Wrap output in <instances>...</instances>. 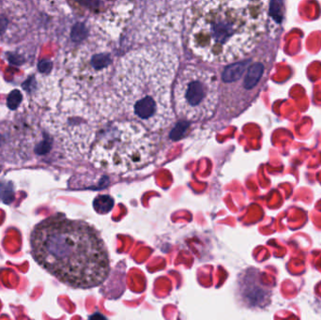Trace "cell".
<instances>
[{
	"label": "cell",
	"instance_id": "9",
	"mask_svg": "<svg viewBox=\"0 0 321 320\" xmlns=\"http://www.w3.org/2000/svg\"><path fill=\"white\" fill-rule=\"evenodd\" d=\"M264 67L260 63H256L255 65L250 68L248 75L246 76L245 86L248 88L254 87L257 82L260 80L261 76L263 75Z\"/></svg>",
	"mask_w": 321,
	"mask_h": 320
},
{
	"label": "cell",
	"instance_id": "6",
	"mask_svg": "<svg viewBox=\"0 0 321 320\" xmlns=\"http://www.w3.org/2000/svg\"><path fill=\"white\" fill-rule=\"evenodd\" d=\"M219 84L216 75L196 65L185 66L177 76L173 89L174 111L188 121H203L216 111Z\"/></svg>",
	"mask_w": 321,
	"mask_h": 320
},
{
	"label": "cell",
	"instance_id": "4",
	"mask_svg": "<svg viewBox=\"0 0 321 320\" xmlns=\"http://www.w3.org/2000/svg\"><path fill=\"white\" fill-rule=\"evenodd\" d=\"M157 150L154 133L135 120H118L100 130L89 152L95 167L123 174L151 162Z\"/></svg>",
	"mask_w": 321,
	"mask_h": 320
},
{
	"label": "cell",
	"instance_id": "7",
	"mask_svg": "<svg viewBox=\"0 0 321 320\" xmlns=\"http://www.w3.org/2000/svg\"><path fill=\"white\" fill-rule=\"evenodd\" d=\"M113 57L103 41L81 44L67 58L66 89L86 96V92L104 84L112 73Z\"/></svg>",
	"mask_w": 321,
	"mask_h": 320
},
{
	"label": "cell",
	"instance_id": "2",
	"mask_svg": "<svg viewBox=\"0 0 321 320\" xmlns=\"http://www.w3.org/2000/svg\"><path fill=\"white\" fill-rule=\"evenodd\" d=\"M30 249L40 267L73 288L97 287L110 273L108 250L100 232L81 220L48 217L32 230Z\"/></svg>",
	"mask_w": 321,
	"mask_h": 320
},
{
	"label": "cell",
	"instance_id": "5",
	"mask_svg": "<svg viewBox=\"0 0 321 320\" xmlns=\"http://www.w3.org/2000/svg\"><path fill=\"white\" fill-rule=\"evenodd\" d=\"M85 97L65 89L61 102L45 121L62 151L74 159L89 155L100 132L99 117Z\"/></svg>",
	"mask_w": 321,
	"mask_h": 320
},
{
	"label": "cell",
	"instance_id": "3",
	"mask_svg": "<svg viewBox=\"0 0 321 320\" xmlns=\"http://www.w3.org/2000/svg\"><path fill=\"white\" fill-rule=\"evenodd\" d=\"M190 51L209 63L226 64L248 55L265 27L263 2L199 1L186 14Z\"/></svg>",
	"mask_w": 321,
	"mask_h": 320
},
{
	"label": "cell",
	"instance_id": "10",
	"mask_svg": "<svg viewBox=\"0 0 321 320\" xmlns=\"http://www.w3.org/2000/svg\"><path fill=\"white\" fill-rule=\"evenodd\" d=\"M93 207L98 213L106 214L113 208V198H110L108 196H100V197L95 198Z\"/></svg>",
	"mask_w": 321,
	"mask_h": 320
},
{
	"label": "cell",
	"instance_id": "8",
	"mask_svg": "<svg viewBox=\"0 0 321 320\" xmlns=\"http://www.w3.org/2000/svg\"><path fill=\"white\" fill-rule=\"evenodd\" d=\"M29 27V10L27 3L0 2V43L18 42L26 36Z\"/></svg>",
	"mask_w": 321,
	"mask_h": 320
},
{
	"label": "cell",
	"instance_id": "11",
	"mask_svg": "<svg viewBox=\"0 0 321 320\" xmlns=\"http://www.w3.org/2000/svg\"><path fill=\"white\" fill-rule=\"evenodd\" d=\"M88 320H107V319L100 313H95L89 317Z\"/></svg>",
	"mask_w": 321,
	"mask_h": 320
},
{
	"label": "cell",
	"instance_id": "1",
	"mask_svg": "<svg viewBox=\"0 0 321 320\" xmlns=\"http://www.w3.org/2000/svg\"><path fill=\"white\" fill-rule=\"evenodd\" d=\"M179 65L176 49L167 43L126 53L112 78L116 101L124 114L152 132L170 126L175 120L171 91Z\"/></svg>",
	"mask_w": 321,
	"mask_h": 320
}]
</instances>
